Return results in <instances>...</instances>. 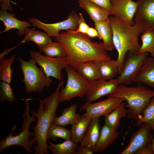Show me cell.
Listing matches in <instances>:
<instances>
[{"label": "cell", "instance_id": "cell-36", "mask_svg": "<svg viewBox=\"0 0 154 154\" xmlns=\"http://www.w3.org/2000/svg\"><path fill=\"white\" fill-rule=\"evenodd\" d=\"M95 3L109 11L112 7V0H87Z\"/></svg>", "mask_w": 154, "mask_h": 154}, {"label": "cell", "instance_id": "cell-18", "mask_svg": "<svg viewBox=\"0 0 154 154\" xmlns=\"http://www.w3.org/2000/svg\"><path fill=\"white\" fill-rule=\"evenodd\" d=\"M100 129L99 118H91L87 129L80 142V145L88 147L94 153Z\"/></svg>", "mask_w": 154, "mask_h": 154}, {"label": "cell", "instance_id": "cell-33", "mask_svg": "<svg viewBox=\"0 0 154 154\" xmlns=\"http://www.w3.org/2000/svg\"><path fill=\"white\" fill-rule=\"evenodd\" d=\"M46 56L51 57H64L67 56L66 51L62 45L58 41L51 42L43 50Z\"/></svg>", "mask_w": 154, "mask_h": 154}, {"label": "cell", "instance_id": "cell-16", "mask_svg": "<svg viewBox=\"0 0 154 154\" xmlns=\"http://www.w3.org/2000/svg\"><path fill=\"white\" fill-rule=\"evenodd\" d=\"M15 14L8 13L7 11L1 10L0 11V20L4 24L5 29L0 34L12 29L18 30L17 34L19 36L24 35L26 29L31 26L29 21L19 20L15 17Z\"/></svg>", "mask_w": 154, "mask_h": 154}, {"label": "cell", "instance_id": "cell-42", "mask_svg": "<svg viewBox=\"0 0 154 154\" xmlns=\"http://www.w3.org/2000/svg\"><path fill=\"white\" fill-rule=\"evenodd\" d=\"M152 145L153 146V152H154V137H153L152 141Z\"/></svg>", "mask_w": 154, "mask_h": 154}, {"label": "cell", "instance_id": "cell-37", "mask_svg": "<svg viewBox=\"0 0 154 154\" xmlns=\"http://www.w3.org/2000/svg\"><path fill=\"white\" fill-rule=\"evenodd\" d=\"M135 154H154L152 143L143 146L138 150Z\"/></svg>", "mask_w": 154, "mask_h": 154}, {"label": "cell", "instance_id": "cell-40", "mask_svg": "<svg viewBox=\"0 0 154 154\" xmlns=\"http://www.w3.org/2000/svg\"><path fill=\"white\" fill-rule=\"evenodd\" d=\"M88 36L91 38L95 37H98L99 39L100 37L98 32L95 28L89 27L86 33Z\"/></svg>", "mask_w": 154, "mask_h": 154}, {"label": "cell", "instance_id": "cell-5", "mask_svg": "<svg viewBox=\"0 0 154 154\" xmlns=\"http://www.w3.org/2000/svg\"><path fill=\"white\" fill-rule=\"evenodd\" d=\"M31 98L24 99L25 102V108L22 115L23 119L21 125L22 131L19 134L14 135L13 131L15 130L17 125H14L9 134L0 142V152L5 148L14 145H18L23 147L28 154L32 152L31 146L35 142L33 139L29 138L34 137L33 131H29L30 126L31 123L36 121V117L33 115H30V107L29 101Z\"/></svg>", "mask_w": 154, "mask_h": 154}, {"label": "cell", "instance_id": "cell-26", "mask_svg": "<svg viewBox=\"0 0 154 154\" xmlns=\"http://www.w3.org/2000/svg\"><path fill=\"white\" fill-rule=\"evenodd\" d=\"M91 118L82 115L79 120L71 125V139L78 143L80 142L90 124Z\"/></svg>", "mask_w": 154, "mask_h": 154}, {"label": "cell", "instance_id": "cell-11", "mask_svg": "<svg viewBox=\"0 0 154 154\" xmlns=\"http://www.w3.org/2000/svg\"><path fill=\"white\" fill-rule=\"evenodd\" d=\"M124 100L119 98L108 97L104 100L92 103L86 102L80 108V111L85 110L83 116L91 118L105 116L119 106Z\"/></svg>", "mask_w": 154, "mask_h": 154}, {"label": "cell", "instance_id": "cell-12", "mask_svg": "<svg viewBox=\"0 0 154 154\" xmlns=\"http://www.w3.org/2000/svg\"><path fill=\"white\" fill-rule=\"evenodd\" d=\"M140 128L132 134L127 146L119 154H135L143 146L152 143L153 135L151 126L146 123H142Z\"/></svg>", "mask_w": 154, "mask_h": 154}, {"label": "cell", "instance_id": "cell-25", "mask_svg": "<svg viewBox=\"0 0 154 154\" xmlns=\"http://www.w3.org/2000/svg\"><path fill=\"white\" fill-rule=\"evenodd\" d=\"M124 101L105 117V124L117 130L120 124L121 119L127 115V111Z\"/></svg>", "mask_w": 154, "mask_h": 154}, {"label": "cell", "instance_id": "cell-38", "mask_svg": "<svg viewBox=\"0 0 154 154\" xmlns=\"http://www.w3.org/2000/svg\"><path fill=\"white\" fill-rule=\"evenodd\" d=\"M94 153L91 149L85 146H78L75 154H92Z\"/></svg>", "mask_w": 154, "mask_h": 154}, {"label": "cell", "instance_id": "cell-19", "mask_svg": "<svg viewBox=\"0 0 154 154\" xmlns=\"http://www.w3.org/2000/svg\"><path fill=\"white\" fill-rule=\"evenodd\" d=\"M119 133L104 124L100 129L98 139L94 152L101 153L110 147L118 138Z\"/></svg>", "mask_w": 154, "mask_h": 154}, {"label": "cell", "instance_id": "cell-31", "mask_svg": "<svg viewBox=\"0 0 154 154\" xmlns=\"http://www.w3.org/2000/svg\"><path fill=\"white\" fill-rule=\"evenodd\" d=\"M71 137L70 130L53 123L50 126L46 136L47 140L50 139L54 141H56L57 138L67 140L71 139Z\"/></svg>", "mask_w": 154, "mask_h": 154}, {"label": "cell", "instance_id": "cell-2", "mask_svg": "<svg viewBox=\"0 0 154 154\" xmlns=\"http://www.w3.org/2000/svg\"><path fill=\"white\" fill-rule=\"evenodd\" d=\"M63 82H60L55 91L48 98L39 99V104L37 112L31 110V113L37 119V124L33 128V139L37 142L32 149L35 154H48V144L46 136L48 129L56 117V112L60 101V90Z\"/></svg>", "mask_w": 154, "mask_h": 154}, {"label": "cell", "instance_id": "cell-20", "mask_svg": "<svg viewBox=\"0 0 154 154\" xmlns=\"http://www.w3.org/2000/svg\"><path fill=\"white\" fill-rule=\"evenodd\" d=\"M24 35V37L20 44L32 41L37 46L40 52H42L48 44L52 41L51 37L46 33L35 30L34 28H27Z\"/></svg>", "mask_w": 154, "mask_h": 154}, {"label": "cell", "instance_id": "cell-24", "mask_svg": "<svg viewBox=\"0 0 154 154\" xmlns=\"http://www.w3.org/2000/svg\"><path fill=\"white\" fill-rule=\"evenodd\" d=\"M78 105L74 104L67 108L59 116L55 117L53 123L56 125L64 127L68 125H72L77 122L81 116L76 113Z\"/></svg>", "mask_w": 154, "mask_h": 154}, {"label": "cell", "instance_id": "cell-14", "mask_svg": "<svg viewBox=\"0 0 154 154\" xmlns=\"http://www.w3.org/2000/svg\"><path fill=\"white\" fill-rule=\"evenodd\" d=\"M110 15L117 17L120 20L133 25L139 4L133 0H112Z\"/></svg>", "mask_w": 154, "mask_h": 154}, {"label": "cell", "instance_id": "cell-13", "mask_svg": "<svg viewBox=\"0 0 154 154\" xmlns=\"http://www.w3.org/2000/svg\"><path fill=\"white\" fill-rule=\"evenodd\" d=\"M119 86L116 78L108 80H98L90 82L86 94L87 101L92 102L103 96L113 94Z\"/></svg>", "mask_w": 154, "mask_h": 154}, {"label": "cell", "instance_id": "cell-35", "mask_svg": "<svg viewBox=\"0 0 154 154\" xmlns=\"http://www.w3.org/2000/svg\"><path fill=\"white\" fill-rule=\"evenodd\" d=\"M78 29L76 30H74V31L86 34L90 27L86 23L83 15L81 13H79L78 14Z\"/></svg>", "mask_w": 154, "mask_h": 154}, {"label": "cell", "instance_id": "cell-1", "mask_svg": "<svg viewBox=\"0 0 154 154\" xmlns=\"http://www.w3.org/2000/svg\"><path fill=\"white\" fill-rule=\"evenodd\" d=\"M55 38L64 47L69 65L75 69L81 63L112 59L102 42H92L91 38L85 34L68 30L60 33Z\"/></svg>", "mask_w": 154, "mask_h": 154}, {"label": "cell", "instance_id": "cell-41", "mask_svg": "<svg viewBox=\"0 0 154 154\" xmlns=\"http://www.w3.org/2000/svg\"><path fill=\"white\" fill-rule=\"evenodd\" d=\"M15 47H13L12 48H11L7 50H6L5 51H4L0 54V60L3 58L9 52L11 51V50L14 49Z\"/></svg>", "mask_w": 154, "mask_h": 154}, {"label": "cell", "instance_id": "cell-43", "mask_svg": "<svg viewBox=\"0 0 154 154\" xmlns=\"http://www.w3.org/2000/svg\"><path fill=\"white\" fill-rule=\"evenodd\" d=\"M139 0H138V1H139Z\"/></svg>", "mask_w": 154, "mask_h": 154}, {"label": "cell", "instance_id": "cell-34", "mask_svg": "<svg viewBox=\"0 0 154 154\" xmlns=\"http://www.w3.org/2000/svg\"><path fill=\"white\" fill-rule=\"evenodd\" d=\"M10 84L2 81L0 82V101L2 103L6 102L11 103L16 100Z\"/></svg>", "mask_w": 154, "mask_h": 154}, {"label": "cell", "instance_id": "cell-32", "mask_svg": "<svg viewBox=\"0 0 154 154\" xmlns=\"http://www.w3.org/2000/svg\"><path fill=\"white\" fill-rule=\"evenodd\" d=\"M143 123L148 124L154 132V97L143 111L138 119L135 121L136 126L140 127Z\"/></svg>", "mask_w": 154, "mask_h": 154}, {"label": "cell", "instance_id": "cell-15", "mask_svg": "<svg viewBox=\"0 0 154 154\" xmlns=\"http://www.w3.org/2000/svg\"><path fill=\"white\" fill-rule=\"evenodd\" d=\"M138 1L134 16L135 23L140 27L142 32L147 30L154 31V0Z\"/></svg>", "mask_w": 154, "mask_h": 154}, {"label": "cell", "instance_id": "cell-44", "mask_svg": "<svg viewBox=\"0 0 154 154\" xmlns=\"http://www.w3.org/2000/svg\"><path fill=\"white\" fill-rule=\"evenodd\" d=\"M140 0H139V1H140Z\"/></svg>", "mask_w": 154, "mask_h": 154}, {"label": "cell", "instance_id": "cell-29", "mask_svg": "<svg viewBox=\"0 0 154 154\" xmlns=\"http://www.w3.org/2000/svg\"><path fill=\"white\" fill-rule=\"evenodd\" d=\"M141 33V37L142 44L138 53H149L152 56L154 57V31L146 30Z\"/></svg>", "mask_w": 154, "mask_h": 154}, {"label": "cell", "instance_id": "cell-6", "mask_svg": "<svg viewBox=\"0 0 154 154\" xmlns=\"http://www.w3.org/2000/svg\"><path fill=\"white\" fill-rule=\"evenodd\" d=\"M18 60L23 73L25 93H40L45 87L48 88L52 84V80L46 76L42 68L37 66L36 62L33 59L30 58L27 61L20 57Z\"/></svg>", "mask_w": 154, "mask_h": 154}, {"label": "cell", "instance_id": "cell-39", "mask_svg": "<svg viewBox=\"0 0 154 154\" xmlns=\"http://www.w3.org/2000/svg\"><path fill=\"white\" fill-rule=\"evenodd\" d=\"M10 0H0V7L1 10L9 11L11 12L13 9L10 5Z\"/></svg>", "mask_w": 154, "mask_h": 154}, {"label": "cell", "instance_id": "cell-7", "mask_svg": "<svg viewBox=\"0 0 154 154\" xmlns=\"http://www.w3.org/2000/svg\"><path fill=\"white\" fill-rule=\"evenodd\" d=\"M64 69L67 79L65 87L59 93V100L62 102L76 97H83L86 94L90 83L71 66L68 65Z\"/></svg>", "mask_w": 154, "mask_h": 154}, {"label": "cell", "instance_id": "cell-4", "mask_svg": "<svg viewBox=\"0 0 154 154\" xmlns=\"http://www.w3.org/2000/svg\"><path fill=\"white\" fill-rule=\"evenodd\" d=\"M108 97H117L125 101L126 107L128 108V117L135 122L154 97V91L139 85L129 87L120 85L117 91Z\"/></svg>", "mask_w": 154, "mask_h": 154}, {"label": "cell", "instance_id": "cell-21", "mask_svg": "<svg viewBox=\"0 0 154 154\" xmlns=\"http://www.w3.org/2000/svg\"><path fill=\"white\" fill-rule=\"evenodd\" d=\"M134 82L143 84L154 88V57L148 58L141 67Z\"/></svg>", "mask_w": 154, "mask_h": 154}, {"label": "cell", "instance_id": "cell-3", "mask_svg": "<svg viewBox=\"0 0 154 154\" xmlns=\"http://www.w3.org/2000/svg\"><path fill=\"white\" fill-rule=\"evenodd\" d=\"M109 18L113 31V43L118 53L116 61L119 74L127 52L138 53L140 46L138 39L142 31L140 27L135 23L130 25L114 16Z\"/></svg>", "mask_w": 154, "mask_h": 154}, {"label": "cell", "instance_id": "cell-10", "mask_svg": "<svg viewBox=\"0 0 154 154\" xmlns=\"http://www.w3.org/2000/svg\"><path fill=\"white\" fill-rule=\"evenodd\" d=\"M78 15L74 12L70 13L67 18L62 21L53 23H46L35 17H29L28 21L31 26L40 29L50 37L55 38L59 36L60 31L62 30H76L78 28Z\"/></svg>", "mask_w": 154, "mask_h": 154}, {"label": "cell", "instance_id": "cell-22", "mask_svg": "<svg viewBox=\"0 0 154 154\" xmlns=\"http://www.w3.org/2000/svg\"><path fill=\"white\" fill-rule=\"evenodd\" d=\"M94 61L97 68L99 80H108L112 79L118 73V67L116 60Z\"/></svg>", "mask_w": 154, "mask_h": 154}, {"label": "cell", "instance_id": "cell-8", "mask_svg": "<svg viewBox=\"0 0 154 154\" xmlns=\"http://www.w3.org/2000/svg\"><path fill=\"white\" fill-rule=\"evenodd\" d=\"M29 52L31 58L41 67L47 76L53 77L63 82L61 71L69 65L66 57H50L41 54L40 51H31Z\"/></svg>", "mask_w": 154, "mask_h": 154}, {"label": "cell", "instance_id": "cell-27", "mask_svg": "<svg viewBox=\"0 0 154 154\" xmlns=\"http://www.w3.org/2000/svg\"><path fill=\"white\" fill-rule=\"evenodd\" d=\"M48 149L53 154H75L78 146V143L71 139L56 144L48 140Z\"/></svg>", "mask_w": 154, "mask_h": 154}, {"label": "cell", "instance_id": "cell-9", "mask_svg": "<svg viewBox=\"0 0 154 154\" xmlns=\"http://www.w3.org/2000/svg\"><path fill=\"white\" fill-rule=\"evenodd\" d=\"M129 52L128 56L124 60L119 75L116 78L119 85H126L134 82L148 58L147 52L139 54Z\"/></svg>", "mask_w": 154, "mask_h": 154}, {"label": "cell", "instance_id": "cell-23", "mask_svg": "<svg viewBox=\"0 0 154 154\" xmlns=\"http://www.w3.org/2000/svg\"><path fill=\"white\" fill-rule=\"evenodd\" d=\"M95 28L99 35L100 40H102L103 46L107 51H111L115 48L113 41V31L109 18L101 22L95 23Z\"/></svg>", "mask_w": 154, "mask_h": 154}, {"label": "cell", "instance_id": "cell-30", "mask_svg": "<svg viewBox=\"0 0 154 154\" xmlns=\"http://www.w3.org/2000/svg\"><path fill=\"white\" fill-rule=\"evenodd\" d=\"M15 59V56L12 55L7 59L0 60V79L1 81L9 84L11 83L13 75L11 66Z\"/></svg>", "mask_w": 154, "mask_h": 154}, {"label": "cell", "instance_id": "cell-28", "mask_svg": "<svg viewBox=\"0 0 154 154\" xmlns=\"http://www.w3.org/2000/svg\"><path fill=\"white\" fill-rule=\"evenodd\" d=\"M82 76L90 82L98 80V70L94 61H90L80 63L75 69Z\"/></svg>", "mask_w": 154, "mask_h": 154}, {"label": "cell", "instance_id": "cell-17", "mask_svg": "<svg viewBox=\"0 0 154 154\" xmlns=\"http://www.w3.org/2000/svg\"><path fill=\"white\" fill-rule=\"evenodd\" d=\"M79 6L89 15L95 23L104 21L109 17L110 11L106 9L87 0H78Z\"/></svg>", "mask_w": 154, "mask_h": 154}]
</instances>
